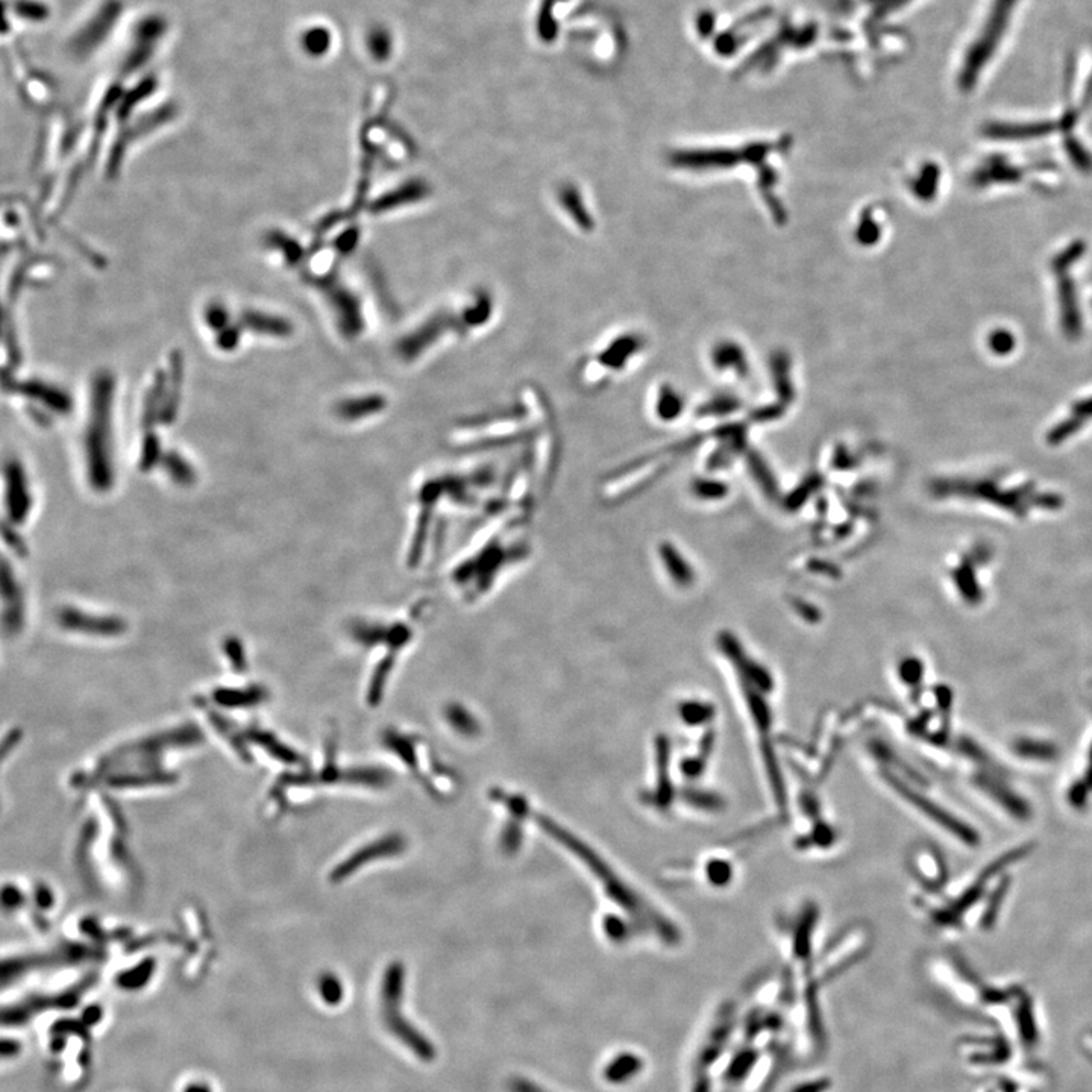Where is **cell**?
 Wrapping results in <instances>:
<instances>
[{"label":"cell","instance_id":"obj_1","mask_svg":"<svg viewBox=\"0 0 1092 1092\" xmlns=\"http://www.w3.org/2000/svg\"><path fill=\"white\" fill-rule=\"evenodd\" d=\"M927 493L936 504L1013 525L1058 518L1068 507L1066 493L1044 476L991 459L940 471L928 479Z\"/></svg>","mask_w":1092,"mask_h":1092},{"label":"cell","instance_id":"obj_2","mask_svg":"<svg viewBox=\"0 0 1092 1092\" xmlns=\"http://www.w3.org/2000/svg\"><path fill=\"white\" fill-rule=\"evenodd\" d=\"M998 552L985 537L966 539L959 544L944 564V581L956 602L966 612H981L994 592Z\"/></svg>","mask_w":1092,"mask_h":1092},{"label":"cell","instance_id":"obj_3","mask_svg":"<svg viewBox=\"0 0 1092 1092\" xmlns=\"http://www.w3.org/2000/svg\"><path fill=\"white\" fill-rule=\"evenodd\" d=\"M404 993V969L402 966L393 965L387 969L382 981V1018L387 1030L393 1037L402 1042L408 1050L416 1054L422 1062H433L435 1059V1049L433 1042L420 1033L411 1022L399 1012Z\"/></svg>","mask_w":1092,"mask_h":1092},{"label":"cell","instance_id":"obj_4","mask_svg":"<svg viewBox=\"0 0 1092 1092\" xmlns=\"http://www.w3.org/2000/svg\"><path fill=\"white\" fill-rule=\"evenodd\" d=\"M1044 447L1061 452L1092 443V394L1078 398L1042 433Z\"/></svg>","mask_w":1092,"mask_h":1092},{"label":"cell","instance_id":"obj_5","mask_svg":"<svg viewBox=\"0 0 1092 1092\" xmlns=\"http://www.w3.org/2000/svg\"><path fill=\"white\" fill-rule=\"evenodd\" d=\"M642 1070V1061L633 1053H622L617 1056L604 1070V1078L609 1083H625Z\"/></svg>","mask_w":1092,"mask_h":1092},{"label":"cell","instance_id":"obj_6","mask_svg":"<svg viewBox=\"0 0 1092 1092\" xmlns=\"http://www.w3.org/2000/svg\"><path fill=\"white\" fill-rule=\"evenodd\" d=\"M663 557H665V561H666V566H669V569H671V575H673L677 581L686 583V581L690 580V572H689V569H687L686 563L681 560V556H680V557L677 556V552L673 551L671 545H668V548L665 549Z\"/></svg>","mask_w":1092,"mask_h":1092},{"label":"cell","instance_id":"obj_7","mask_svg":"<svg viewBox=\"0 0 1092 1092\" xmlns=\"http://www.w3.org/2000/svg\"><path fill=\"white\" fill-rule=\"evenodd\" d=\"M319 989H321V997H322L323 1001H325L326 1005H330V1006H336V1005H338V1003L342 1001V998H343L342 985L338 983L337 979L331 977V976H325V977H323L322 981H321Z\"/></svg>","mask_w":1092,"mask_h":1092},{"label":"cell","instance_id":"obj_8","mask_svg":"<svg viewBox=\"0 0 1092 1092\" xmlns=\"http://www.w3.org/2000/svg\"><path fill=\"white\" fill-rule=\"evenodd\" d=\"M508 1091L510 1092H549L539 1086L537 1083H532L528 1078H515L508 1082Z\"/></svg>","mask_w":1092,"mask_h":1092},{"label":"cell","instance_id":"obj_9","mask_svg":"<svg viewBox=\"0 0 1092 1092\" xmlns=\"http://www.w3.org/2000/svg\"><path fill=\"white\" fill-rule=\"evenodd\" d=\"M20 1053H22V1042L20 1041H17L14 1037H11V1039L5 1037L3 1039V1045H2L3 1059H13V1058L20 1056Z\"/></svg>","mask_w":1092,"mask_h":1092},{"label":"cell","instance_id":"obj_10","mask_svg":"<svg viewBox=\"0 0 1092 1092\" xmlns=\"http://www.w3.org/2000/svg\"><path fill=\"white\" fill-rule=\"evenodd\" d=\"M181 1092H216L208 1080L193 1078L182 1086Z\"/></svg>","mask_w":1092,"mask_h":1092},{"label":"cell","instance_id":"obj_11","mask_svg":"<svg viewBox=\"0 0 1092 1092\" xmlns=\"http://www.w3.org/2000/svg\"><path fill=\"white\" fill-rule=\"evenodd\" d=\"M702 496H719L724 495L726 489L719 483H701L697 487Z\"/></svg>","mask_w":1092,"mask_h":1092}]
</instances>
